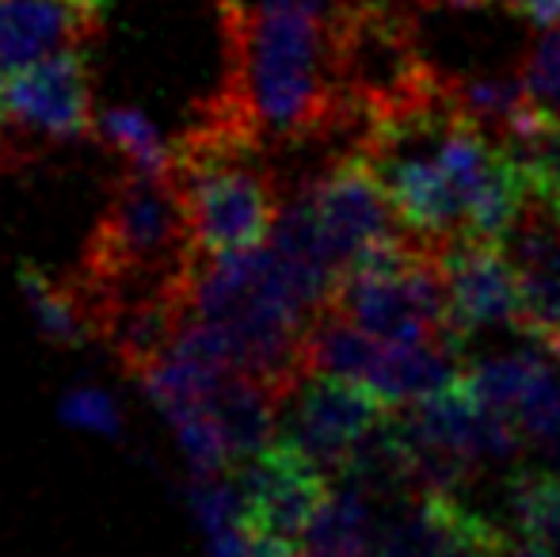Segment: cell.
I'll use <instances>...</instances> for the list:
<instances>
[{
	"instance_id": "obj_1",
	"label": "cell",
	"mask_w": 560,
	"mask_h": 557,
	"mask_svg": "<svg viewBox=\"0 0 560 557\" xmlns=\"http://www.w3.org/2000/svg\"><path fill=\"white\" fill-rule=\"evenodd\" d=\"M225 84L214 112L248 130L259 146H298L351 127L336 73L332 20L294 8L222 4Z\"/></svg>"
},
{
	"instance_id": "obj_2",
	"label": "cell",
	"mask_w": 560,
	"mask_h": 557,
	"mask_svg": "<svg viewBox=\"0 0 560 557\" xmlns=\"http://www.w3.org/2000/svg\"><path fill=\"white\" fill-rule=\"evenodd\" d=\"M191 264L187 218L172 179L133 172L118 179L112 202L92 225L77 276L89 282L107 317L115 302L184 282L191 276Z\"/></svg>"
},
{
	"instance_id": "obj_3",
	"label": "cell",
	"mask_w": 560,
	"mask_h": 557,
	"mask_svg": "<svg viewBox=\"0 0 560 557\" xmlns=\"http://www.w3.org/2000/svg\"><path fill=\"white\" fill-rule=\"evenodd\" d=\"M305 199H310L317 230L339 271L359 256H366L370 248H382L408 233L397 210H393V199L385 192L382 176H377L374 161L359 146L336 156L305 187Z\"/></svg>"
},
{
	"instance_id": "obj_4",
	"label": "cell",
	"mask_w": 560,
	"mask_h": 557,
	"mask_svg": "<svg viewBox=\"0 0 560 557\" xmlns=\"http://www.w3.org/2000/svg\"><path fill=\"white\" fill-rule=\"evenodd\" d=\"M244 497V527L259 535H275L298 543L313 515L320 512L325 497L332 492L328 469H320L298 443L282 439L259 451L256 459L241 462L236 474Z\"/></svg>"
},
{
	"instance_id": "obj_5",
	"label": "cell",
	"mask_w": 560,
	"mask_h": 557,
	"mask_svg": "<svg viewBox=\"0 0 560 557\" xmlns=\"http://www.w3.org/2000/svg\"><path fill=\"white\" fill-rule=\"evenodd\" d=\"M294 397L290 443H298L320 469H328V477H336L362 439L389 420V405L362 382L310 374Z\"/></svg>"
},
{
	"instance_id": "obj_6",
	"label": "cell",
	"mask_w": 560,
	"mask_h": 557,
	"mask_svg": "<svg viewBox=\"0 0 560 557\" xmlns=\"http://www.w3.org/2000/svg\"><path fill=\"white\" fill-rule=\"evenodd\" d=\"M439 260L450 287V313L454 328L469 340L477 328L518 325L523 313V279L503 248V241L492 237H443L439 241Z\"/></svg>"
},
{
	"instance_id": "obj_7",
	"label": "cell",
	"mask_w": 560,
	"mask_h": 557,
	"mask_svg": "<svg viewBox=\"0 0 560 557\" xmlns=\"http://www.w3.org/2000/svg\"><path fill=\"white\" fill-rule=\"evenodd\" d=\"M511 535L462 497L423 492L374 538L370 557H508Z\"/></svg>"
},
{
	"instance_id": "obj_8",
	"label": "cell",
	"mask_w": 560,
	"mask_h": 557,
	"mask_svg": "<svg viewBox=\"0 0 560 557\" xmlns=\"http://www.w3.org/2000/svg\"><path fill=\"white\" fill-rule=\"evenodd\" d=\"M0 123L35 130L46 138H81L92 130L89 58L81 46H69L35 61L23 73L0 84Z\"/></svg>"
},
{
	"instance_id": "obj_9",
	"label": "cell",
	"mask_w": 560,
	"mask_h": 557,
	"mask_svg": "<svg viewBox=\"0 0 560 557\" xmlns=\"http://www.w3.org/2000/svg\"><path fill=\"white\" fill-rule=\"evenodd\" d=\"M96 20L77 0H0V84L35 61L84 46Z\"/></svg>"
},
{
	"instance_id": "obj_10",
	"label": "cell",
	"mask_w": 560,
	"mask_h": 557,
	"mask_svg": "<svg viewBox=\"0 0 560 557\" xmlns=\"http://www.w3.org/2000/svg\"><path fill=\"white\" fill-rule=\"evenodd\" d=\"M465 340L462 336H435L420 344H385V356L377 363L374 379L366 382L389 409H408L428 397L443 394L465 379Z\"/></svg>"
},
{
	"instance_id": "obj_11",
	"label": "cell",
	"mask_w": 560,
	"mask_h": 557,
	"mask_svg": "<svg viewBox=\"0 0 560 557\" xmlns=\"http://www.w3.org/2000/svg\"><path fill=\"white\" fill-rule=\"evenodd\" d=\"M20 290L38 328L58 348H84L104 333V305L81 276H50L38 264H20Z\"/></svg>"
},
{
	"instance_id": "obj_12",
	"label": "cell",
	"mask_w": 560,
	"mask_h": 557,
	"mask_svg": "<svg viewBox=\"0 0 560 557\" xmlns=\"http://www.w3.org/2000/svg\"><path fill=\"white\" fill-rule=\"evenodd\" d=\"M305 374H320V379H347L366 386L374 379L377 363L385 356V344L347 321L343 313L325 305L305 328Z\"/></svg>"
},
{
	"instance_id": "obj_13",
	"label": "cell",
	"mask_w": 560,
	"mask_h": 557,
	"mask_svg": "<svg viewBox=\"0 0 560 557\" xmlns=\"http://www.w3.org/2000/svg\"><path fill=\"white\" fill-rule=\"evenodd\" d=\"M279 397L264 386V382L248 379V374H225L222 386L210 397V417L222 428L229 454L236 462L256 459L259 451L271 446L275 423H279Z\"/></svg>"
},
{
	"instance_id": "obj_14",
	"label": "cell",
	"mask_w": 560,
	"mask_h": 557,
	"mask_svg": "<svg viewBox=\"0 0 560 557\" xmlns=\"http://www.w3.org/2000/svg\"><path fill=\"white\" fill-rule=\"evenodd\" d=\"M374 500L354 485L336 481L320 512L298 538L302 557H370L374 550Z\"/></svg>"
},
{
	"instance_id": "obj_15",
	"label": "cell",
	"mask_w": 560,
	"mask_h": 557,
	"mask_svg": "<svg viewBox=\"0 0 560 557\" xmlns=\"http://www.w3.org/2000/svg\"><path fill=\"white\" fill-rule=\"evenodd\" d=\"M549 374H553V367H549L538 351H500V356L469 363L462 382L485 405L518 417V409L538 394Z\"/></svg>"
},
{
	"instance_id": "obj_16",
	"label": "cell",
	"mask_w": 560,
	"mask_h": 557,
	"mask_svg": "<svg viewBox=\"0 0 560 557\" xmlns=\"http://www.w3.org/2000/svg\"><path fill=\"white\" fill-rule=\"evenodd\" d=\"M508 512L526 546H560V469H518L508 481Z\"/></svg>"
},
{
	"instance_id": "obj_17",
	"label": "cell",
	"mask_w": 560,
	"mask_h": 557,
	"mask_svg": "<svg viewBox=\"0 0 560 557\" xmlns=\"http://www.w3.org/2000/svg\"><path fill=\"white\" fill-rule=\"evenodd\" d=\"M96 130L104 135L107 146L130 156L133 172L172 179L176 153H172V146L161 138V130L153 127V119L145 112H138V107H107V112H100Z\"/></svg>"
},
{
	"instance_id": "obj_18",
	"label": "cell",
	"mask_w": 560,
	"mask_h": 557,
	"mask_svg": "<svg viewBox=\"0 0 560 557\" xmlns=\"http://www.w3.org/2000/svg\"><path fill=\"white\" fill-rule=\"evenodd\" d=\"M187 508H191L195 523L210 538L222 535V531L244 527L241 485L229 474H191V481H187Z\"/></svg>"
},
{
	"instance_id": "obj_19",
	"label": "cell",
	"mask_w": 560,
	"mask_h": 557,
	"mask_svg": "<svg viewBox=\"0 0 560 557\" xmlns=\"http://www.w3.org/2000/svg\"><path fill=\"white\" fill-rule=\"evenodd\" d=\"M168 423L176 428L179 451H184V459L191 462V474H229L233 454H229L222 428H218V420L210 417L207 405L176 413Z\"/></svg>"
},
{
	"instance_id": "obj_20",
	"label": "cell",
	"mask_w": 560,
	"mask_h": 557,
	"mask_svg": "<svg viewBox=\"0 0 560 557\" xmlns=\"http://www.w3.org/2000/svg\"><path fill=\"white\" fill-rule=\"evenodd\" d=\"M518 77H523L526 92L560 119V27L541 31L538 43L526 50Z\"/></svg>"
},
{
	"instance_id": "obj_21",
	"label": "cell",
	"mask_w": 560,
	"mask_h": 557,
	"mask_svg": "<svg viewBox=\"0 0 560 557\" xmlns=\"http://www.w3.org/2000/svg\"><path fill=\"white\" fill-rule=\"evenodd\" d=\"M61 420L73 423V428L84 431H100V436H122V413H118L115 397L100 386H73L66 390L58 405Z\"/></svg>"
},
{
	"instance_id": "obj_22",
	"label": "cell",
	"mask_w": 560,
	"mask_h": 557,
	"mask_svg": "<svg viewBox=\"0 0 560 557\" xmlns=\"http://www.w3.org/2000/svg\"><path fill=\"white\" fill-rule=\"evenodd\" d=\"M518 428L546 454L560 451V371L549 374L538 394L518 409Z\"/></svg>"
},
{
	"instance_id": "obj_23",
	"label": "cell",
	"mask_w": 560,
	"mask_h": 557,
	"mask_svg": "<svg viewBox=\"0 0 560 557\" xmlns=\"http://www.w3.org/2000/svg\"><path fill=\"white\" fill-rule=\"evenodd\" d=\"M207 557H302V554H298V543H287V538L259 535L252 527H233L210 538Z\"/></svg>"
},
{
	"instance_id": "obj_24",
	"label": "cell",
	"mask_w": 560,
	"mask_h": 557,
	"mask_svg": "<svg viewBox=\"0 0 560 557\" xmlns=\"http://www.w3.org/2000/svg\"><path fill=\"white\" fill-rule=\"evenodd\" d=\"M454 8H500L538 31L560 27V0H454Z\"/></svg>"
},
{
	"instance_id": "obj_25",
	"label": "cell",
	"mask_w": 560,
	"mask_h": 557,
	"mask_svg": "<svg viewBox=\"0 0 560 557\" xmlns=\"http://www.w3.org/2000/svg\"><path fill=\"white\" fill-rule=\"evenodd\" d=\"M336 8H374V12L420 20V15L435 12V8H454V0H336Z\"/></svg>"
},
{
	"instance_id": "obj_26",
	"label": "cell",
	"mask_w": 560,
	"mask_h": 557,
	"mask_svg": "<svg viewBox=\"0 0 560 557\" xmlns=\"http://www.w3.org/2000/svg\"><path fill=\"white\" fill-rule=\"evenodd\" d=\"M508 557H553L546 550V546H523V550H515V554H508Z\"/></svg>"
}]
</instances>
